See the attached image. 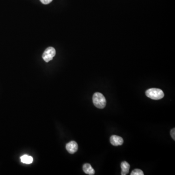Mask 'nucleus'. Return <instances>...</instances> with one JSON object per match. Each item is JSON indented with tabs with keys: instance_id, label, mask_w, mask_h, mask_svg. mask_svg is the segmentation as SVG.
Segmentation results:
<instances>
[{
	"instance_id": "obj_1",
	"label": "nucleus",
	"mask_w": 175,
	"mask_h": 175,
	"mask_svg": "<svg viewBox=\"0 0 175 175\" xmlns=\"http://www.w3.org/2000/svg\"><path fill=\"white\" fill-rule=\"evenodd\" d=\"M93 103L98 109H104L106 107V98L101 93H95L93 97Z\"/></svg>"
},
{
	"instance_id": "obj_2",
	"label": "nucleus",
	"mask_w": 175,
	"mask_h": 175,
	"mask_svg": "<svg viewBox=\"0 0 175 175\" xmlns=\"http://www.w3.org/2000/svg\"><path fill=\"white\" fill-rule=\"evenodd\" d=\"M145 94L147 97L151 99H161L165 96V94L162 90L157 88H151L145 92Z\"/></svg>"
},
{
	"instance_id": "obj_3",
	"label": "nucleus",
	"mask_w": 175,
	"mask_h": 175,
	"mask_svg": "<svg viewBox=\"0 0 175 175\" xmlns=\"http://www.w3.org/2000/svg\"><path fill=\"white\" fill-rule=\"evenodd\" d=\"M56 50L54 48L52 47H48L43 54V59L45 62H48L53 59V58L56 55Z\"/></svg>"
},
{
	"instance_id": "obj_4",
	"label": "nucleus",
	"mask_w": 175,
	"mask_h": 175,
	"mask_svg": "<svg viewBox=\"0 0 175 175\" xmlns=\"http://www.w3.org/2000/svg\"><path fill=\"white\" fill-rule=\"evenodd\" d=\"M78 144L75 141L69 142L66 146L67 150L70 154H74L78 150Z\"/></svg>"
},
{
	"instance_id": "obj_5",
	"label": "nucleus",
	"mask_w": 175,
	"mask_h": 175,
	"mask_svg": "<svg viewBox=\"0 0 175 175\" xmlns=\"http://www.w3.org/2000/svg\"><path fill=\"white\" fill-rule=\"evenodd\" d=\"M110 143L114 146H119L124 143V140L121 137L117 135H112L110 137Z\"/></svg>"
},
{
	"instance_id": "obj_6",
	"label": "nucleus",
	"mask_w": 175,
	"mask_h": 175,
	"mask_svg": "<svg viewBox=\"0 0 175 175\" xmlns=\"http://www.w3.org/2000/svg\"><path fill=\"white\" fill-rule=\"evenodd\" d=\"M83 170L85 173L88 175H93L95 174V171L89 163H85L83 165Z\"/></svg>"
},
{
	"instance_id": "obj_7",
	"label": "nucleus",
	"mask_w": 175,
	"mask_h": 175,
	"mask_svg": "<svg viewBox=\"0 0 175 175\" xmlns=\"http://www.w3.org/2000/svg\"><path fill=\"white\" fill-rule=\"evenodd\" d=\"M130 165L128 162L127 161H123L121 163V167L122 169L121 175H126L129 173V169H130Z\"/></svg>"
},
{
	"instance_id": "obj_8",
	"label": "nucleus",
	"mask_w": 175,
	"mask_h": 175,
	"mask_svg": "<svg viewBox=\"0 0 175 175\" xmlns=\"http://www.w3.org/2000/svg\"><path fill=\"white\" fill-rule=\"evenodd\" d=\"M21 162L25 164H31L33 161V159L31 156L27 155H24L20 157Z\"/></svg>"
},
{
	"instance_id": "obj_9",
	"label": "nucleus",
	"mask_w": 175,
	"mask_h": 175,
	"mask_svg": "<svg viewBox=\"0 0 175 175\" xmlns=\"http://www.w3.org/2000/svg\"><path fill=\"white\" fill-rule=\"evenodd\" d=\"M131 175H144L143 171L139 169H136L131 172Z\"/></svg>"
},
{
	"instance_id": "obj_10",
	"label": "nucleus",
	"mask_w": 175,
	"mask_h": 175,
	"mask_svg": "<svg viewBox=\"0 0 175 175\" xmlns=\"http://www.w3.org/2000/svg\"><path fill=\"white\" fill-rule=\"evenodd\" d=\"M53 0H40V1L43 3V4H47L50 3L52 2Z\"/></svg>"
},
{
	"instance_id": "obj_11",
	"label": "nucleus",
	"mask_w": 175,
	"mask_h": 175,
	"mask_svg": "<svg viewBox=\"0 0 175 175\" xmlns=\"http://www.w3.org/2000/svg\"><path fill=\"white\" fill-rule=\"evenodd\" d=\"M170 134H171V137L172 138H173V140L175 141V128H174L171 130V132H170Z\"/></svg>"
}]
</instances>
